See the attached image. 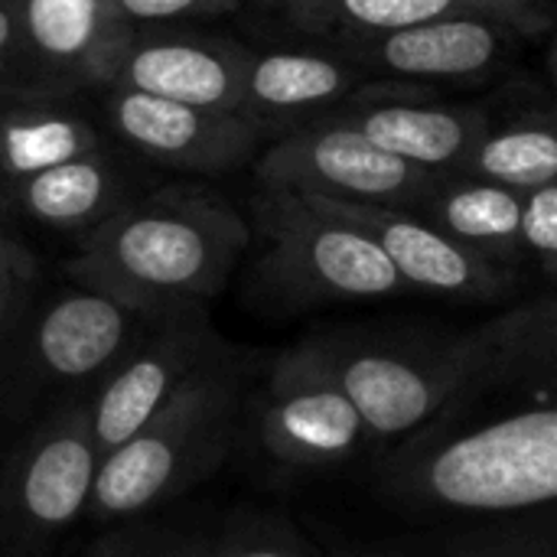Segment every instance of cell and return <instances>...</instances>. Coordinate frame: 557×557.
Segmentation results:
<instances>
[{"mask_svg": "<svg viewBox=\"0 0 557 557\" xmlns=\"http://www.w3.org/2000/svg\"><path fill=\"white\" fill-rule=\"evenodd\" d=\"M366 434L408 441L457 424L490 392L555 372L552 297L470 333H330L310 339Z\"/></svg>", "mask_w": 557, "mask_h": 557, "instance_id": "cell-1", "label": "cell"}, {"mask_svg": "<svg viewBox=\"0 0 557 557\" xmlns=\"http://www.w3.org/2000/svg\"><path fill=\"white\" fill-rule=\"evenodd\" d=\"M248 238L245 219L225 199L199 189H160L91 225L69 277L163 320L215 297Z\"/></svg>", "mask_w": 557, "mask_h": 557, "instance_id": "cell-2", "label": "cell"}, {"mask_svg": "<svg viewBox=\"0 0 557 557\" xmlns=\"http://www.w3.org/2000/svg\"><path fill=\"white\" fill-rule=\"evenodd\" d=\"M385 490L424 512L503 516L548 509L557 496V414L552 401L476 428L424 431L382 467Z\"/></svg>", "mask_w": 557, "mask_h": 557, "instance_id": "cell-3", "label": "cell"}, {"mask_svg": "<svg viewBox=\"0 0 557 557\" xmlns=\"http://www.w3.org/2000/svg\"><path fill=\"white\" fill-rule=\"evenodd\" d=\"M242 418L245 359L228 346L101 457L88 516L95 522H131L193 490L225 463L242 434Z\"/></svg>", "mask_w": 557, "mask_h": 557, "instance_id": "cell-4", "label": "cell"}, {"mask_svg": "<svg viewBox=\"0 0 557 557\" xmlns=\"http://www.w3.org/2000/svg\"><path fill=\"white\" fill-rule=\"evenodd\" d=\"M251 209L261 238L255 290L264 304L307 310L408 290L366 232L323 212L304 193L264 189Z\"/></svg>", "mask_w": 557, "mask_h": 557, "instance_id": "cell-5", "label": "cell"}, {"mask_svg": "<svg viewBox=\"0 0 557 557\" xmlns=\"http://www.w3.org/2000/svg\"><path fill=\"white\" fill-rule=\"evenodd\" d=\"M153 323V317L91 287L52 297L33 323H13V356H7L0 372L7 411L29 414L39 401L52 408L88 401Z\"/></svg>", "mask_w": 557, "mask_h": 557, "instance_id": "cell-6", "label": "cell"}, {"mask_svg": "<svg viewBox=\"0 0 557 557\" xmlns=\"http://www.w3.org/2000/svg\"><path fill=\"white\" fill-rule=\"evenodd\" d=\"M98 463L85 401L42 414L0 457V555L36 557L55 545L88 512Z\"/></svg>", "mask_w": 557, "mask_h": 557, "instance_id": "cell-7", "label": "cell"}, {"mask_svg": "<svg viewBox=\"0 0 557 557\" xmlns=\"http://www.w3.org/2000/svg\"><path fill=\"white\" fill-rule=\"evenodd\" d=\"M255 170L264 189L395 206L405 212H411L441 176L333 121H313L284 134L258 157Z\"/></svg>", "mask_w": 557, "mask_h": 557, "instance_id": "cell-8", "label": "cell"}, {"mask_svg": "<svg viewBox=\"0 0 557 557\" xmlns=\"http://www.w3.org/2000/svg\"><path fill=\"white\" fill-rule=\"evenodd\" d=\"M258 437L264 454L290 470L349 463L369 441L356 405L310 339L271 362L258 398Z\"/></svg>", "mask_w": 557, "mask_h": 557, "instance_id": "cell-9", "label": "cell"}, {"mask_svg": "<svg viewBox=\"0 0 557 557\" xmlns=\"http://www.w3.org/2000/svg\"><path fill=\"white\" fill-rule=\"evenodd\" d=\"M225 349L199 310L157 320L85 401L98 457L124 444L193 372Z\"/></svg>", "mask_w": 557, "mask_h": 557, "instance_id": "cell-10", "label": "cell"}, {"mask_svg": "<svg viewBox=\"0 0 557 557\" xmlns=\"http://www.w3.org/2000/svg\"><path fill=\"white\" fill-rule=\"evenodd\" d=\"M323 212L356 225L366 232L382 255L392 261L405 287H418L437 297L467 300V304H493L516 290L519 271L496 264L467 245L454 242L450 235L437 232L414 212L395 206H372V202H346L330 196H310Z\"/></svg>", "mask_w": 557, "mask_h": 557, "instance_id": "cell-11", "label": "cell"}, {"mask_svg": "<svg viewBox=\"0 0 557 557\" xmlns=\"http://www.w3.org/2000/svg\"><path fill=\"white\" fill-rule=\"evenodd\" d=\"M525 36L496 16H441L385 33L336 36V52L369 75L395 78H473L506 62Z\"/></svg>", "mask_w": 557, "mask_h": 557, "instance_id": "cell-12", "label": "cell"}, {"mask_svg": "<svg viewBox=\"0 0 557 557\" xmlns=\"http://www.w3.org/2000/svg\"><path fill=\"white\" fill-rule=\"evenodd\" d=\"M108 121L150 160L196 173H225L255 153L258 131L238 111L183 104L111 85Z\"/></svg>", "mask_w": 557, "mask_h": 557, "instance_id": "cell-13", "label": "cell"}, {"mask_svg": "<svg viewBox=\"0 0 557 557\" xmlns=\"http://www.w3.org/2000/svg\"><path fill=\"white\" fill-rule=\"evenodd\" d=\"M366 78L369 72L349 62L343 52H248L238 114L255 131L268 124L297 131L346 104Z\"/></svg>", "mask_w": 557, "mask_h": 557, "instance_id": "cell-14", "label": "cell"}, {"mask_svg": "<svg viewBox=\"0 0 557 557\" xmlns=\"http://www.w3.org/2000/svg\"><path fill=\"white\" fill-rule=\"evenodd\" d=\"M134 36L117 0H20V49L72 82L111 85Z\"/></svg>", "mask_w": 557, "mask_h": 557, "instance_id": "cell-15", "label": "cell"}, {"mask_svg": "<svg viewBox=\"0 0 557 557\" xmlns=\"http://www.w3.org/2000/svg\"><path fill=\"white\" fill-rule=\"evenodd\" d=\"M245 65H248V49L225 39H202V36L137 39L134 36L124 59L114 69L111 85L183 101V104L238 111Z\"/></svg>", "mask_w": 557, "mask_h": 557, "instance_id": "cell-16", "label": "cell"}, {"mask_svg": "<svg viewBox=\"0 0 557 557\" xmlns=\"http://www.w3.org/2000/svg\"><path fill=\"white\" fill-rule=\"evenodd\" d=\"M320 121L346 124L366 134L382 150L434 173H447L460 163L467 147L490 127L483 108L428 104V101H346Z\"/></svg>", "mask_w": 557, "mask_h": 557, "instance_id": "cell-17", "label": "cell"}, {"mask_svg": "<svg viewBox=\"0 0 557 557\" xmlns=\"http://www.w3.org/2000/svg\"><path fill=\"white\" fill-rule=\"evenodd\" d=\"M304 33H385L441 16H496L525 36L552 23L555 0H261Z\"/></svg>", "mask_w": 557, "mask_h": 557, "instance_id": "cell-18", "label": "cell"}, {"mask_svg": "<svg viewBox=\"0 0 557 557\" xmlns=\"http://www.w3.org/2000/svg\"><path fill=\"white\" fill-rule=\"evenodd\" d=\"M519 202L522 193L447 170L411 212L470 251L496 264L519 268L525 255L519 242Z\"/></svg>", "mask_w": 557, "mask_h": 557, "instance_id": "cell-19", "label": "cell"}, {"mask_svg": "<svg viewBox=\"0 0 557 557\" xmlns=\"http://www.w3.org/2000/svg\"><path fill=\"white\" fill-rule=\"evenodd\" d=\"M23 209L55 228H91L117 199V173L101 153H85L16 180Z\"/></svg>", "mask_w": 557, "mask_h": 557, "instance_id": "cell-20", "label": "cell"}, {"mask_svg": "<svg viewBox=\"0 0 557 557\" xmlns=\"http://www.w3.org/2000/svg\"><path fill=\"white\" fill-rule=\"evenodd\" d=\"M450 173L476 176L512 193H529L557 180V131L548 117H522L486 127Z\"/></svg>", "mask_w": 557, "mask_h": 557, "instance_id": "cell-21", "label": "cell"}, {"mask_svg": "<svg viewBox=\"0 0 557 557\" xmlns=\"http://www.w3.org/2000/svg\"><path fill=\"white\" fill-rule=\"evenodd\" d=\"M85 153H98V134L69 111L13 108L0 114V170L13 180Z\"/></svg>", "mask_w": 557, "mask_h": 557, "instance_id": "cell-22", "label": "cell"}, {"mask_svg": "<svg viewBox=\"0 0 557 557\" xmlns=\"http://www.w3.org/2000/svg\"><path fill=\"white\" fill-rule=\"evenodd\" d=\"M183 557H313V552L287 519L248 516L212 535H189Z\"/></svg>", "mask_w": 557, "mask_h": 557, "instance_id": "cell-23", "label": "cell"}, {"mask_svg": "<svg viewBox=\"0 0 557 557\" xmlns=\"http://www.w3.org/2000/svg\"><path fill=\"white\" fill-rule=\"evenodd\" d=\"M519 242L522 251L532 255L548 274H555L557 261V183L522 193L519 202Z\"/></svg>", "mask_w": 557, "mask_h": 557, "instance_id": "cell-24", "label": "cell"}, {"mask_svg": "<svg viewBox=\"0 0 557 557\" xmlns=\"http://www.w3.org/2000/svg\"><path fill=\"white\" fill-rule=\"evenodd\" d=\"M189 532L163 522H134L91 545L85 557H183Z\"/></svg>", "mask_w": 557, "mask_h": 557, "instance_id": "cell-25", "label": "cell"}, {"mask_svg": "<svg viewBox=\"0 0 557 557\" xmlns=\"http://www.w3.org/2000/svg\"><path fill=\"white\" fill-rule=\"evenodd\" d=\"M121 13L137 23H166L189 16H222L242 7V0H117Z\"/></svg>", "mask_w": 557, "mask_h": 557, "instance_id": "cell-26", "label": "cell"}, {"mask_svg": "<svg viewBox=\"0 0 557 557\" xmlns=\"http://www.w3.org/2000/svg\"><path fill=\"white\" fill-rule=\"evenodd\" d=\"M450 557H555V539L552 532H506L499 539L467 542Z\"/></svg>", "mask_w": 557, "mask_h": 557, "instance_id": "cell-27", "label": "cell"}, {"mask_svg": "<svg viewBox=\"0 0 557 557\" xmlns=\"http://www.w3.org/2000/svg\"><path fill=\"white\" fill-rule=\"evenodd\" d=\"M29 281H33V274H26V271H0V346L7 343L13 323L23 313Z\"/></svg>", "mask_w": 557, "mask_h": 557, "instance_id": "cell-28", "label": "cell"}, {"mask_svg": "<svg viewBox=\"0 0 557 557\" xmlns=\"http://www.w3.org/2000/svg\"><path fill=\"white\" fill-rule=\"evenodd\" d=\"M20 49V0H0V62Z\"/></svg>", "mask_w": 557, "mask_h": 557, "instance_id": "cell-29", "label": "cell"}, {"mask_svg": "<svg viewBox=\"0 0 557 557\" xmlns=\"http://www.w3.org/2000/svg\"><path fill=\"white\" fill-rule=\"evenodd\" d=\"M0 271H26V274H33L36 261H33V255L20 242L0 235Z\"/></svg>", "mask_w": 557, "mask_h": 557, "instance_id": "cell-30", "label": "cell"}]
</instances>
